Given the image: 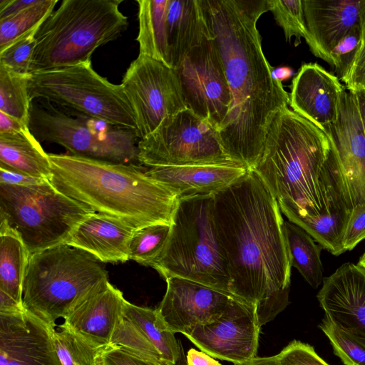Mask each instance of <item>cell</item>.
Returning a JSON list of instances; mask_svg holds the SVG:
<instances>
[{
  "mask_svg": "<svg viewBox=\"0 0 365 365\" xmlns=\"http://www.w3.org/2000/svg\"><path fill=\"white\" fill-rule=\"evenodd\" d=\"M101 365H159L135 356L117 346L108 345L103 351Z\"/></svg>",
  "mask_w": 365,
  "mask_h": 365,
  "instance_id": "cell-43",
  "label": "cell"
},
{
  "mask_svg": "<svg viewBox=\"0 0 365 365\" xmlns=\"http://www.w3.org/2000/svg\"><path fill=\"white\" fill-rule=\"evenodd\" d=\"M123 316L145 334L168 365H175L180 355L181 341L168 330L156 309L138 307L125 301Z\"/></svg>",
  "mask_w": 365,
  "mask_h": 365,
  "instance_id": "cell-29",
  "label": "cell"
},
{
  "mask_svg": "<svg viewBox=\"0 0 365 365\" xmlns=\"http://www.w3.org/2000/svg\"><path fill=\"white\" fill-rule=\"evenodd\" d=\"M138 160L151 168L236 163L225 153L218 131L188 108L165 118L138 141Z\"/></svg>",
  "mask_w": 365,
  "mask_h": 365,
  "instance_id": "cell-11",
  "label": "cell"
},
{
  "mask_svg": "<svg viewBox=\"0 0 365 365\" xmlns=\"http://www.w3.org/2000/svg\"><path fill=\"white\" fill-rule=\"evenodd\" d=\"M358 264L361 266L362 267L365 268V252L361 256V257L359 260Z\"/></svg>",
  "mask_w": 365,
  "mask_h": 365,
  "instance_id": "cell-51",
  "label": "cell"
},
{
  "mask_svg": "<svg viewBox=\"0 0 365 365\" xmlns=\"http://www.w3.org/2000/svg\"><path fill=\"white\" fill-rule=\"evenodd\" d=\"M361 27L344 37L330 51L331 66L341 73L352 58L360 40Z\"/></svg>",
  "mask_w": 365,
  "mask_h": 365,
  "instance_id": "cell-42",
  "label": "cell"
},
{
  "mask_svg": "<svg viewBox=\"0 0 365 365\" xmlns=\"http://www.w3.org/2000/svg\"><path fill=\"white\" fill-rule=\"evenodd\" d=\"M319 328L344 365H365V346L324 317Z\"/></svg>",
  "mask_w": 365,
  "mask_h": 365,
  "instance_id": "cell-37",
  "label": "cell"
},
{
  "mask_svg": "<svg viewBox=\"0 0 365 365\" xmlns=\"http://www.w3.org/2000/svg\"><path fill=\"white\" fill-rule=\"evenodd\" d=\"M213 220L230 292L256 306L260 326L289 304L291 262L282 212L254 170L213 195Z\"/></svg>",
  "mask_w": 365,
  "mask_h": 365,
  "instance_id": "cell-1",
  "label": "cell"
},
{
  "mask_svg": "<svg viewBox=\"0 0 365 365\" xmlns=\"http://www.w3.org/2000/svg\"><path fill=\"white\" fill-rule=\"evenodd\" d=\"M135 230L123 220L93 212L65 244L90 253L102 262H125L129 260L130 242Z\"/></svg>",
  "mask_w": 365,
  "mask_h": 365,
  "instance_id": "cell-22",
  "label": "cell"
},
{
  "mask_svg": "<svg viewBox=\"0 0 365 365\" xmlns=\"http://www.w3.org/2000/svg\"><path fill=\"white\" fill-rule=\"evenodd\" d=\"M110 345L159 365H168L140 329L124 316L115 329Z\"/></svg>",
  "mask_w": 365,
  "mask_h": 365,
  "instance_id": "cell-36",
  "label": "cell"
},
{
  "mask_svg": "<svg viewBox=\"0 0 365 365\" xmlns=\"http://www.w3.org/2000/svg\"><path fill=\"white\" fill-rule=\"evenodd\" d=\"M39 25L0 51V66L23 75L30 73L32 56L36 45Z\"/></svg>",
  "mask_w": 365,
  "mask_h": 365,
  "instance_id": "cell-38",
  "label": "cell"
},
{
  "mask_svg": "<svg viewBox=\"0 0 365 365\" xmlns=\"http://www.w3.org/2000/svg\"><path fill=\"white\" fill-rule=\"evenodd\" d=\"M364 0H302L314 55L330 66L329 53L346 35L360 26Z\"/></svg>",
  "mask_w": 365,
  "mask_h": 365,
  "instance_id": "cell-20",
  "label": "cell"
},
{
  "mask_svg": "<svg viewBox=\"0 0 365 365\" xmlns=\"http://www.w3.org/2000/svg\"><path fill=\"white\" fill-rule=\"evenodd\" d=\"M0 168L49 180L48 154L29 129L16 134H0Z\"/></svg>",
  "mask_w": 365,
  "mask_h": 365,
  "instance_id": "cell-25",
  "label": "cell"
},
{
  "mask_svg": "<svg viewBox=\"0 0 365 365\" xmlns=\"http://www.w3.org/2000/svg\"><path fill=\"white\" fill-rule=\"evenodd\" d=\"M29 257L18 232L0 219V292L23 307L22 287Z\"/></svg>",
  "mask_w": 365,
  "mask_h": 365,
  "instance_id": "cell-26",
  "label": "cell"
},
{
  "mask_svg": "<svg viewBox=\"0 0 365 365\" xmlns=\"http://www.w3.org/2000/svg\"><path fill=\"white\" fill-rule=\"evenodd\" d=\"M57 2V0H38L28 8L0 19V51L42 24L52 14Z\"/></svg>",
  "mask_w": 365,
  "mask_h": 365,
  "instance_id": "cell-33",
  "label": "cell"
},
{
  "mask_svg": "<svg viewBox=\"0 0 365 365\" xmlns=\"http://www.w3.org/2000/svg\"><path fill=\"white\" fill-rule=\"evenodd\" d=\"M31 74V100L44 99L76 114L137 131L135 114L122 86L96 73L91 60Z\"/></svg>",
  "mask_w": 365,
  "mask_h": 365,
  "instance_id": "cell-9",
  "label": "cell"
},
{
  "mask_svg": "<svg viewBox=\"0 0 365 365\" xmlns=\"http://www.w3.org/2000/svg\"><path fill=\"white\" fill-rule=\"evenodd\" d=\"M170 230L171 225L163 224L136 229L130 242L129 259L150 267L163 251Z\"/></svg>",
  "mask_w": 365,
  "mask_h": 365,
  "instance_id": "cell-35",
  "label": "cell"
},
{
  "mask_svg": "<svg viewBox=\"0 0 365 365\" xmlns=\"http://www.w3.org/2000/svg\"><path fill=\"white\" fill-rule=\"evenodd\" d=\"M351 212L339 209L317 217L292 215L287 218L305 230L322 248L338 256L344 252L342 241Z\"/></svg>",
  "mask_w": 365,
  "mask_h": 365,
  "instance_id": "cell-30",
  "label": "cell"
},
{
  "mask_svg": "<svg viewBox=\"0 0 365 365\" xmlns=\"http://www.w3.org/2000/svg\"><path fill=\"white\" fill-rule=\"evenodd\" d=\"M31 76L19 74L0 66V111L28 126L31 106L29 91Z\"/></svg>",
  "mask_w": 365,
  "mask_h": 365,
  "instance_id": "cell-31",
  "label": "cell"
},
{
  "mask_svg": "<svg viewBox=\"0 0 365 365\" xmlns=\"http://www.w3.org/2000/svg\"><path fill=\"white\" fill-rule=\"evenodd\" d=\"M175 70L187 108L218 131L228 113L231 96L211 36L190 50Z\"/></svg>",
  "mask_w": 365,
  "mask_h": 365,
  "instance_id": "cell-13",
  "label": "cell"
},
{
  "mask_svg": "<svg viewBox=\"0 0 365 365\" xmlns=\"http://www.w3.org/2000/svg\"><path fill=\"white\" fill-rule=\"evenodd\" d=\"M29 128L38 141L60 145L73 155L117 163L138 160L135 130L80 114L72 116L49 103H31Z\"/></svg>",
  "mask_w": 365,
  "mask_h": 365,
  "instance_id": "cell-10",
  "label": "cell"
},
{
  "mask_svg": "<svg viewBox=\"0 0 365 365\" xmlns=\"http://www.w3.org/2000/svg\"><path fill=\"white\" fill-rule=\"evenodd\" d=\"M213 195L178 199L168 240L150 267L165 280L180 277L231 294L214 224Z\"/></svg>",
  "mask_w": 365,
  "mask_h": 365,
  "instance_id": "cell-7",
  "label": "cell"
},
{
  "mask_svg": "<svg viewBox=\"0 0 365 365\" xmlns=\"http://www.w3.org/2000/svg\"><path fill=\"white\" fill-rule=\"evenodd\" d=\"M324 133L336 150L352 207L365 205V130L356 94L344 90L338 117Z\"/></svg>",
  "mask_w": 365,
  "mask_h": 365,
  "instance_id": "cell-16",
  "label": "cell"
},
{
  "mask_svg": "<svg viewBox=\"0 0 365 365\" xmlns=\"http://www.w3.org/2000/svg\"><path fill=\"white\" fill-rule=\"evenodd\" d=\"M120 85L134 112L140 140L165 118L187 108L175 70L150 57L139 54Z\"/></svg>",
  "mask_w": 365,
  "mask_h": 365,
  "instance_id": "cell-12",
  "label": "cell"
},
{
  "mask_svg": "<svg viewBox=\"0 0 365 365\" xmlns=\"http://www.w3.org/2000/svg\"><path fill=\"white\" fill-rule=\"evenodd\" d=\"M53 328L24 309L0 312V365H62Z\"/></svg>",
  "mask_w": 365,
  "mask_h": 365,
  "instance_id": "cell-17",
  "label": "cell"
},
{
  "mask_svg": "<svg viewBox=\"0 0 365 365\" xmlns=\"http://www.w3.org/2000/svg\"><path fill=\"white\" fill-rule=\"evenodd\" d=\"M122 0H64L36 35L30 73L91 61L98 47L118 38L128 26Z\"/></svg>",
  "mask_w": 365,
  "mask_h": 365,
  "instance_id": "cell-6",
  "label": "cell"
},
{
  "mask_svg": "<svg viewBox=\"0 0 365 365\" xmlns=\"http://www.w3.org/2000/svg\"><path fill=\"white\" fill-rule=\"evenodd\" d=\"M51 336L62 365H101L107 346H96L62 325L51 329Z\"/></svg>",
  "mask_w": 365,
  "mask_h": 365,
  "instance_id": "cell-32",
  "label": "cell"
},
{
  "mask_svg": "<svg viewBox=\"0 0 365 365\" xmlns=\"http://www.w3.org/2000/svg\"><path fill=\"white\" fill-rule=\"evenodd\" d=\"M365 239V205L353 207L343 237L344 252L353 250Z\"/></svg>",
  "mask_w": 365,
  "mask_h": 365,
  "instance_id": "cell-41",
  "label": "cell"
},
{
  "mask_svg": "<svg viewBox=\"0 0 365 365\" xmlns=\"http://www.w3.org/2000/svg\"><path fill=\"white\" fill-rule=\"evenodd\" d=\"M125 301L123 293L110 284L73 308L61 325L96 346H108L123 317Z\"/></svg>",
  "mask_w": 365,
  "mask_h": 365,
  "instance_id": "cell-21",
  "label": "cell"
},
{
  "mask_svg": "<svg viewBox=\"0 0 365 365\" xmlns=\"http://www.w3.org/2000/svg\"><path fill=\"white\" fill-rule=\"evenodd\" d=\"M260 327L256 306L236 297L219 319L185 336L210 356L241 365L256 357Z\"/></svg>",
  "mask_w": 365,
  "mask_h": 365,
  "instance_id": "cell-14",
  "label": "cell"
},
{
  "mask_svg": "<svg viewBox=\"0 0 365 365\" xmlns=\"http://www.w3.org/2000/svg\"><path fill=\"white\" fill-rule=\"evenodd\" d=\"M294 74L293 70L287 66H281L272 68V77L280 82L287 80Z\"/></svg>",
  "mask_w": 365,
  "mask_h": 365,
  "instance_id": "cell-48",
  "label": "cell"
},
{
  "mask_svg": "<svg viewBox=\"0 0 365 365\" xmlns=\"http://www.w3.org/2000/svg\"><path fill=\"white\" fill-rule=\"evenodd\" d=\"M285 237L292 267H295L314 289L323 282L321 251L305 230L290 221L284 223Z\"/></svg>",
  "mask_w": 365,
  "mask_h": 365,
  "instance_id": "cell-28",
  "label": "cell"
},
{
  "mask_svg": "<svg viewBox=\"0 0 365 365\" xmlns=\"http://www.w3.org/2000/svg\"><path fill=\"white\" fill-rule=\"evenodd\" d=\"M322 283L317 297L325 317L365 346V268L344 263Z\"/></svg>",
  "mask_w": 365,
  "mask_h": 365,
  "instance_id": "cell-18",
  "label": "cell"
},
{
  "mask_svg": "<svg viewBox=\"0 0 365 365\" xmlns=\"http://www.w3.org/2000/svg\"><path fill=\"white\" fill-rule=\"evenodd\" d=\"M139 54L170 66L167 14L170 0H138Z\"/></svg>",
  "mask_w": 365,
  "mask_h": 365,
  "instance_id": "cell-27",
  "label": "cell"
},
{
  "mask_svg": "<svg viewBox=\"0 0 365 365\" xmlns=\"http://www.w3.org/2000/svg\"><path fill=\"white\" fill-rule=\"evenodd\" d=\"M28 129L24 123L0 111V134H16Z\"/></svg>",
  "mask_w": 365,
  "mask_h": 365,
  "instance_id": "cell-46",
  "label": "cell"
},
{
  "mask_svg": "<svg viewBox=\"0 0 365 365\" xmlns=\"http://www.w3.org/2000/svg\"><path fill=\"white\" fill-rule=\"evenodd\" d=\"M360 40L349 63L340 73L345 88L353 93H365V0L360 14Z\"/></svg>",
  "mask_w": 365,
  "mask_h": 365,
  "instance_id": "cell-39",
  "label": "cell"
},
{
  "mask_svg": "<svg viewBox=\"0 0 365 365\" xmlns=\"http://www.w3.org/2000/svg\"><path fill=\"white\" fill-rule=\"evenodd\" d=\"M269 11L277 24L282 29L287 41L294 37V46L304 38L309 50L314 52V44L307 27L302 0H267Z\"/></svg>",
  "mask_w": 365,
  "mask_h": 365,
  "instance_id": "cell-34",
  "label": "cell"
},
{
  "mask_svg": "<svg viewBox=\"0 0 365 365\" xmlns=\"http://www.w3.org/2000/svg\"><path fill=\"white\" fill-rule=\"evenodd\" d=\"M38 0H1L0 19L14 15L38 2Z\"/></svg>",
  "mask_w": 365,
  "mask_h": 365,
  "instance_id": "cell-45",
  "label": "cell"
},
{
  "mask_svg": "<svg viewBox=\"0 0 365 365\" xmlns=\"http://www.w3.org/2000/svg\"><path fill=\"white\" fill-rule=\"evenodd\" d=\"M252 170L287 217H317L336 207L353 209L329 138L288 107L272 118L261 156Z\"/></svg>",
  "mask_w": 365,
  "mask_h": 365,
  "instance_id": "cell-3",
  "label": "cell"
},
{
  "mask_svg": "<svg viewBox=\"0 0 365 365\" xmlns=\"http://www.w3.org/2000/svg\"><path fill=\"white\" fill-rule=\"evenodd\" d=\"M103 262L66 244L30 255L23 287L24 309L49 327L110 285Z\"/></svg>",
  "mask_w": 365,
  "mask_h": 365,
  "instance_id": "cell-5",
  "label": "cell"
},
{
  "mask_svg": "<svg viewBox=\"0 0 365 365\" xmlns=\"http://www.w3.org/2000/svg\"><path fill=\"white\" fill-rule=\"evenodd\" d=\"M344 89L339 78L319 64L304 63L292 79L289 106L325 132L338 117Z\"/></svg>",
  "mask_w": 365,
  "mask_h": 365,
  "instance_id": "cell-19",
  "label": "cell"
},
{
  "mask_svg": "<svg viewBox=\"0 0 365 365\" xmlns=\"http://www.w3.org/2000/svg\"><path fill=\"white\" fill-rule=\"evenodd\" d=\"M93 212L48 180L30 185L0 183V219L18 232L30 255L65 244Z\"/></svg>",
  "mask_w": 365,
  "mask_h": 365,
  "instance_id": "cell-8",
  "label": "cell"
},
{
  "mask_svg": "<svg viewBox=\"0 0 365 365\" xmlns=\"http://www.w3.org/2000/svg\"><path fill=\"white\" fill-rule=\"evenodd\" d=\"M187 365H221L220 362L203 351L190 349L186 354Z\"/></svg>",
  "mask_w": 365,
  "mask_h": 365,
  "instance_id": "cell-47",
  "label": "cell"
},
{
  "mask_svg": "<svg viewBox=\"0 0 365 365\" xmlns=\"http://www.w3.org/2000/svg\"><path fill=\"white\" fill-rule=\"evenodd\" d=\"M170 66L176 69L193 48L210 36L200 0H170L167 14Z\"/></svg>",
  "mask_w": 365,
  "mask_h": 365,
  "instance_id": "cell-24",
  "label": "cell"
},
{
  "mask_svg": "<svg viewBox=\"0 0 365 365\" xmlns=\"http://www.w3.org/2000/svg\"><path fill=\"white\" fill-rule=\"evenodd\" d=\"M61 192L136 229L172 224L178 197L137 166L73 155L48 154Z\"/></svg>",
  "mask_w": 365,
  "mask_h": 365,
  "instance_id": "cell-4",
  "label": "cell"
},
{
  "mask_svg": "<svg viewBox=\"0 0 365 365\" xmlns=\"http://www.w3.org/2000/svg\"><path fill=\"white\" fill-rule=\"evenodd\" d=\"M276 356L281 365H329L313 346L297 340L289 343Z\"/></svg>",
  "mask_w": 365,
  "mask_h": 365,
  "instance_id": "cell-40",
  "label": "cell"
},
{
  "mask_svg": "<svg viewBox=\"0 0 365 365\" xmlns=\"http://www.w3.org/2000/svg\"><path fill=\"white\" fill-rule=\"evenodd\" d=\"M165 281L166 292L156 310L166 329L174 334L185 336L197 325L216 321L237 297L180 277Z\"/></svg>",
  "mask_w": 365,
  "mask_h": 365,
  "instance_id": "cell-15",
  "label": "cell"
},
{
  "mask_svg": "<svg viewBox=\"0 0 365 365\" xmlns=\"http://www.w3.org/2000/svg\"><path fill=\"white\" fill-rule=\"evenodd\" d=\"M219 52L231 103L218 130L222 145L235 163L253 169L262 153L268 126L288 107L289 95L272 75L257 28L268 11L267 0H200Z\"/></svg>",
  "mask_w": 365,
  "mask_h": 365,
  "instance_id": "cell-2",
  "label": "cell"
},
{
  "mask_svg": "<svg viewBox=\"0 0 365 365\" xmlns=\"http://www.w3.org/2000/svg\"><path fill=\"white\" fill-rule=\"evenodd\" d=\"M45 180L46 179L29 176L0 168V183L14 185H30L39 184Z\"/></svg>",
  "mask_w": 365,
  "mask_h": 365,
  "instance_id": "cell-44",
  "label": "cell"
},
{
  "mask_svg": "<svg viewBox=\"0 0 365 365\" xmlns=\"http://www.w3.org/2000/svg\"><path fill=\"white\" fill-rule=\"evenodd\" d=\"M359 110L362 118L364 130H365V93L361 92L356 93Z\"/></svg>",
  "mask_w": 365,
  "mask_h": 365,
  "instance_id": "cell-50",
  "label": "cell"
},
{
  "mask_svg": "<svg viewBox=\"0 0 365 365\" xmlns=\"http://www.w3.org/2000/svg\"><path fill=\"white\" fill-rule=\"evenodd\" d=\"M241 365H281L278 361L276 355L267 357H255L252 360Z\"/></svg>",
  "mask_w": 365,
  "mask_h": 365,
  "instance_id": "cell-49",
  "label": "cell"
},
{
  "mask_svg": "<svg viewBox=\"0 0 365 365\" xmlns=\"http://www.w3.org/2000/svg\"><path fill=\"white\" fill-rule=\"evenodd\" d=\"M248 169L234 163L188 166H158L147 174L160 182L178 198L215 195L244 176Z\"/></svg>",
  "mask_w": 365,
  "mask_h": 365,
  "instance_id": "cell-23",
  "label": "cell"
}]
</instances>
